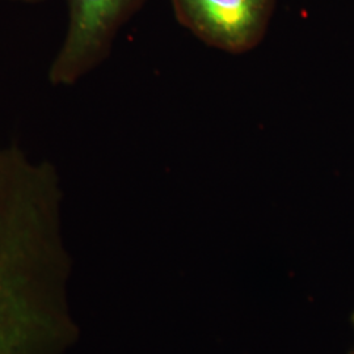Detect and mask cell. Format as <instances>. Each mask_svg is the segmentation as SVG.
Masks as SVG:
<instances>
[{
    "label": "cell",
    "mask_w": 354,
    "mask_h": 354,
    "mask_svg": "<svg viewBox=\"0 0 354 354\" xmlns=\"http://www.w3.org/2000/svg\"><path fill=\"white\" fill-rule=\"evenodd\" d=\"M23 1H37V0H23Z\"/></svg>",
    "instance_id": "4"
},
{
    "label": "cell",
    "mask_w": 354,
    "mask_h": 354,
    "mask_svg": "<svg viewBox=\"0 0 354 354\" xmlns=\"http://www.w3.org/2000/svg\"><path fill=\"white\" fill-rule=\"evenodd\" d=\"M352 324H353V327H354V314H353V315H352ZM351 354H354V349H353V351H352V352H351Z\"/></svg>",
    "instance_id": "3"
},
{
    "label": "cell",
    "mask_w": 354,
    "mask_h": 354,
    "mask_svg": "<svg viewBox=\"0 0 354 354\" xmlns=\"http://www.w3.org/2000/svg\"><path fill=\"white\" fill-rule=\"evenodd\" d=\"M145 0H68V28L51 79L70 83L104 57L117 30Z\"/></svg>",
    "instance_id": "2"
},
{
    "label": "cell",
    "mask_w": 354,
    "mask_h": 354,
    "mask_svg": "<svg viewBox=\"0 0 354 354\" xmlns=\"http://www.w3.org/2000/svg\"><path fill=\"white\" fill-rule=\"evenodd\" d=\"M177 20L209 46L230 54L254 49L276 0H171Z\"/></svg>",
    "instance_id": "1"
}]
</instances>
